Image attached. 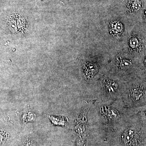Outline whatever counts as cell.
<instances>
[{
  "label": "cell",
  "mask_w": 146,
  "mask_h": 146,
  "mask_svg": "<svg viewBox=\"0 0 146 146\" xmlns=\"http://www.w3.org/2000/svg\"><path fill=\"white\" fill-rule=\"evenodd\" d=\"M121 138L123 143L126 146H138L143 140L141 133L134 127L127 129Z\"/></svg>",
  "instance_id": "6da1fadb"
},
{
  "label": "cell",
  "mask_w": 146,
  "mask_h": 146,
  "mask_svg": "<svg viewBox=\"0 0 146 146\" xmlns=\"http://www.w3.org/2000/svg\"><path fill=\"white\" fill-rule=\"evenodd\" d=\"M18 144L20 146H42L41 143L33 133H23L19 136Z\"/></svg>",
  "instance_id": "7a4b0ae2"
},
{
  "label": "cell",
  "mask_w": 146,
  "mask_h": 146,
  "mask_svg": "<svg viewBox=\"0 0 146 146\" xmlns=\"http://www.w3.org/2000/svg\"><path fill=\"white\" fill-rule=\"evenodd\" d=\"M143 94V90L138 86H132L129 91V97L131 100L134 102L139 101Z\"/></svg>",
  "instance_id": "3957f363"
},
{
  "label": "cell",
  "mask_w": 146,
  "mask_h": 146,
  "mask_svg": "<svg viewBox=\"0 0 146 146\" xmlns=\"http://www.w3.org/2000/svg\"><path fill=\"white\" fill-rule=\"evenodd\" d=\"M102 115L109 120L116 119L119 117V113L117 110L110 108L108 106H103L101 109Z\"/></svg>",
  "instance_id": "277c9868"
},
{
  "label": "cell",
  "mask_w": 146,
  "mask_h": 146,
  "mask_svg": "<svg viewBox=\"0 0 146 146\" xmlns=\"http://www.w3.org/2000/svg\"><path fill=\"white\" fill-rule=\"evenodd\" d=\"M104 88L107 94L112 95L115 94L117 91L118 86L115 81L106 79L104 82Z\"/></svg>",
  "instance_id": "5b68a950"
},
{
  "label": "cell",
  "mask_w": 146,
  "mask_h": 146,
  "mask_svg": "<svg viewBox=\"0 0 146 146\" xmlns=\"http://www.w3.org/2000/svg\"><path fill=\"white\" fill-rule=\"evenodd\" d=\"M50 119L53 124L56 125H65L67 121H65L64 118L63 117H55V116H49Z\"/></svg>",
  "instance_id": "8992f818"
},
{
  "label": "cell",
  "mask_w": 146,
  "mask_h": 146,
  "mask_svg": "<svg viewBox=\"0 0 146 146\" xmlns=\"http://www.w3.org/2000/svg\"><path fill=\"white\" fill-rule=\"evenodd\" d=\"M23 120L25 122L34 121L36 119V115L33 112H28L23 115Z\"/></svg>",
  "instance_id": "52a82bcc"
},
{
  "label": "cell",
  "mask_w": 146,
  "mask_h": 146,
  "mask_svg": "<svg viewBox=\"0 0 146 146\" xmlns=\"http://www.w3.org/2000/svg\"><path fill=\"white\" fill-rule=\"evenodd\" d=\"M132 64L129 60L123 59L120 61L119 66L123 70H127L131 67Z\"/></svg>",
  "instance_id": "ba28073f"
},
{
  "label": "cell",
  "mask_w": 146,
  "mask_h": 146,
  "mask_svg": "<svg viewBox=\"0 0 146 146\" xmlns=\"http://www.w3.org/2000/svg\"><path fill=\"white\" fill-rule=\"evenodd\" d=\"M113 24V29L114 31L120 32L121 31L122 29H123V27L122 26V25L119 22H115Z\"/></svg>",
  "instance_id": "9c48e42d"
},
{
  "label": "cell",
  "mask_w": 146,
  "mask_h": 146,
  "mask_svg": "<svg viewBox=\"0 0 146 146\" xmlns=\"http://www.w3.org/2000/svg\"><path fill=\"white\" fill-rule=\"evenodd\" d=\"M9 146H20L19 145V144H18V143H15L13 144V145H11Z\"/></svg>",
  "instance_id": "30bf717a"
},
{
  "label": "cell",
  "mask_w": 146,
  "mask_h": 146,
  "mask_svg": "<svg viewBox=\"0 0 146 146\" xmlns=\"http://www.w3.org/2000/svg\"><path fill=\"white\" fill-rule=\"evenodd\" d=\"M145 16H146V11H145Z\"/></svg>",
  "instance_id": "8fae6325"
},
{
  "label": "cell",
  "mask_w": 146,
  "mask_h": 146,
  "mask_svg": "<svg viewBox=\"0 0 146 146\" xmlns=\"http://www.w3.org/2000/svg\"><path fill=\"white\" fill-rule=\"evenodd\" d=\"M145 115H146V111L145 112Z\"/></svg>",
  "instance_id": "7c38bea8"
}]
</instances>
